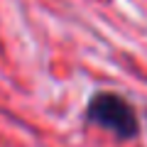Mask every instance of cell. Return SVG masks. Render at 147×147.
Returning a JSON list of instances; mask_svg holds the SVG:
<instances>
[{
	"instance_id": "cell-1",
	"label": "cell",
	"mask_w": 147,
	"mask_h": 147,
	"mask_svg": "<svg viewBox=\"0 0 147 147\" xmlns=\"http://www.w3.org/2000/svg\"><path fill=\"white\" fill-rule=\"evenodd\" d=\"M88 120L105 130L115 132L118 137H135L137 135V115L127 100L115 93H100L88 103Z\"/></svg>"
}]
</instances>
